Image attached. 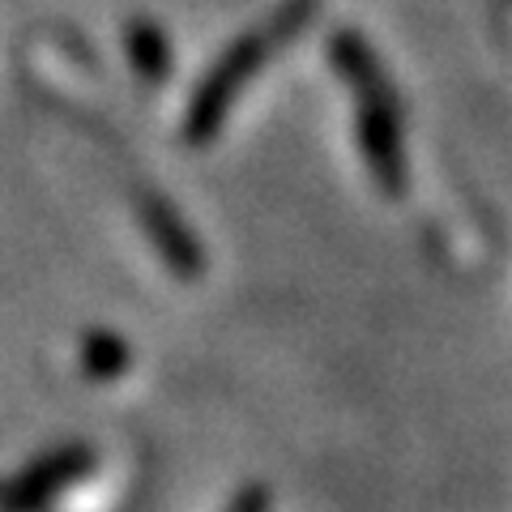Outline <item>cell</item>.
Here are the masks:
<instances>
[{
    "label": "cell",
    "mask_w": 512,
    "mask_h": 512,
    "mask_svg": "<svg viewBox=\"0 0 512 512\" xmlns=\"http://www.w3.org/2000/svg\"><path fill=\"white\" fill-rule=\"evenodd\" d=\"M316 13H320V0H282L261 26H252L244 39H235L227 52L218 56V64L205 73V82L197 86V94H192V103H188L184 133L192 146H201V141H210L218 133V124L227 120L231 103L256 82V73H261L269 60L286 52V47L316 22Z\"/></svg>",
    "instance_id": "obj_1"
},
{
    "label": "cell",
    "mask_w": 512,
    "mask_h": 512,
    "mask_svg": "<svg viewBox=\"0 0 512 512\" xmlns=\"http://www.w3.org/2000/svg\"><path fill=\"white\" fill-rule=\"evenodd\" d=\"M329 56L346 77L350 94H355V120H359V150L367 158V171L384 192H402L406 171V137H402V107H397V90L384 73L376 52L363 43L355 30H338L329 39Z\"/></svg>",
    "instance_id": "obj_2"
},
{
    "label": "cell",
    "mask_w": 512,
    "mask_h": 512,
    "mask_svg": "<svg viewBox=\"0 0 512 512\" xmlns=\"http://www.w3.org/2000/svg\"><path fill=\"white\" fill-rule=\"evenodd\" d=\"M86 461H90V457L82 453V448H64V453H52V457H47L39 470H30V474L22 478V487L13 491L9 500L18 504V508L43 504V500H47V495H52V491H60L64 483H73V478L86 470Z\"/></svg>",
    "instance_id": "obj_3"
},
{
    "label": "cell",
    "mask_w": 512,
    "mask_h": 512,
    "mask_svg": "<svg viewBox=\"0 0 512 512\" xmlns=\"http://www.w3.org/2000/svg\"><path fill=\"white\" fill-rule=\"evenodd\" d=\"M146 218H150V235H154V244L163 248L167 261H171L175 269H184V278L197 274V269H201V248H197V239L188 235L184 222L171 214V205L150 201V205H146Z\"/></svg>",
    "instance_id": "obj_4"
},
{
    "label": "cell",
    "mask_w": 512,
    "mask_h": 512,
    "mask_svg": "<svg viewBox=\"0 0 512 512\" xmlns=\"http://www.w3.org/2000/svg\"><path fill=\"white\" fill-rule=\"evenodd\" d=\"M128 56H133L137 73L146 77V82H163L167 69H171V47L163 39V30L150 26V22L128 26Z\"/></svg>",
    "instance_id": "obj_5"
},
{
    "label": "cell",
    "mask_w": 512,
    "mask_h": 512,
    "mask_svg": "<svg viewBox=\"0 0 512 512\" xmlns=\"http://www.w3.org/2000/svg\"><path fill=\"white\" fill-rule=\"evenodd\" d=\"M128 363V346L111 333H90L86 342V372L90 376H116L120 367Z\"/></svg>",
    "instance_id": "obj_6"
},
{
    "label": "cell",
    "mask_w": 512,
    "mask_h": 512,
    "mask_svg": "<svg viewBox=\"0 0 512 512\" xmlns=\"http://www.w3.org/2000/svg\"><path fill=\"white\" fill-rule=\"evenodd\" d=\"M231 512H265V491H244V495H239V500L231 504Z\"/></svg>",
    "instance_id": "obj_7"
}]
</instances>
